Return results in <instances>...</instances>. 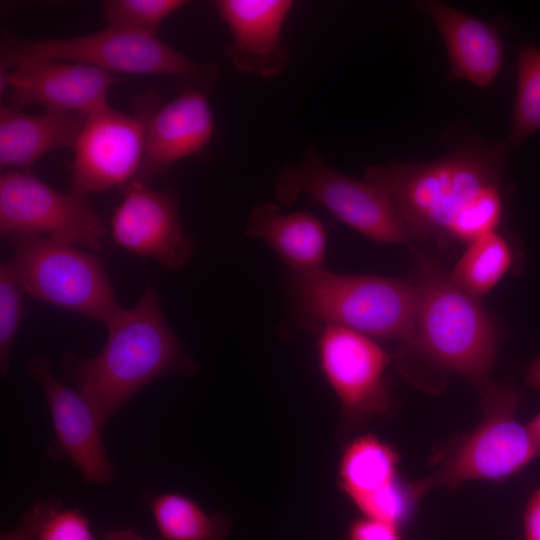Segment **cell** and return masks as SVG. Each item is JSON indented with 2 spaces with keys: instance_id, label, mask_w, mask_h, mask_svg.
Masks as SVG:
<instances>
[{
  "instance_id": "cell-1",
  "label": "cell",
  "mask_w": 540,
  "mask_h": 540,
  "mask_svg": "<svg viewBox=\"0 0 540 540\" xmlns=\"http://www.w3.org/2000/svg\"><path fill=\"white\" fill-rule=\"evenodd\" d=\"M509 149L470 138L432 161L370 165L363 180L391 200L411 241L468 245L502 221Z\"/></svg>"
},
{
  "instance_id": "cell-2",
  "label": "cell",
  "mask_w": 540,
  "mask_h": 540,
  "mask_svg": "<svg viewBox=\"0 0 540 540\" xmlns=\"http://www.w3.org/2000/svg\"><path fill=\"white\" fill-rule=\"evenodd\" d=\"M107 339L90 358L68 352L62 368L104 426L138 391L165 375L195 374L198 365L167 323L157 292L147 287L138 302L106 324Z\"/></svg>"
},
{
  "instance_id": "cell-3",
  "label": "cell",
  "mask_w": 540,
  "mask_h": 540,
  "mask_svg": "<svg viewBox=\"0 0 540 540\" xmlns=\"http://www.w3.org/2000/svg\"><path fill=\"white\" fill-rule=\"evenodd\" d=\"M409 249L417 304L414 339L408 348L481 387L490 381L497 352L492 318L477 298L452 281L431 253L413 245Z\"/></svg>"
},
{
  "instance_id": "cell-4",
  "label": "cell",
  "mask_w": 540,
  "mask_h": 540,
  "mask_svg": "<svg viewBox=\"0 0 540 540\" xmlns=\"http://www.w3.org/2000/svg\"><path fill=\"white\" fill-rule=\"evenodd\" d=\"M296 311L316 329L336 324L373 339L413 343L417 291L413 281L372 275L338 274L326 269L289 272Z\"/></svg>"
},
{
  "instance_id": "cell-5",
  "label": "cell",
  "mask_w": 540,
  "mask_h": 540,
  "mask_svg": "<svg viewBox=\"0 0 540 540\" xmlns=\"http://www.w3.org/2000/svg\"><path fill=\"white\" fill-rule=\"evenodd\" d=\"M479 390V422L437 453L433 471L413 483L419 497L434 487L455 489L472 480H504L538 457L526 425L516 418L520 393L510 384L490 381Z\"/></svg>"
},
{
  "instance_id": "cell-6",
  "label": "cell",
  "mask_w": 540,
  "mask_h": 540,
  "mask_svg": "<svg viewBox=\"0 0 540 540\" xmlns=\"http://www.w3.org/2000/svg\"><path fill=\"white\" fill-rule=\"evenodd\" d=\"M8 238L12 246L8 264L24 293L105 325L123 309L96 255L44 235Z\"/></svg>"
},
{
  "instance_id": "cell-7",
  "label": "cell",
  "mask_w": 540,
  "mask_h": 540,
  "mask_svg": "<svg viewBox=\"0 0 540 540\" xmlns=\"http://www.w3.org/2000/svg\"><path fill=\"white\" fill-rule=\"evenodd\" d=\"M17 57L81 63L111 74L173 76L178 81L219 75L215 63L190 59L155 32L109 25L92 34L61 39L23 40L5 33L1 64Z\"/></svg>"
},
{
  "instance_id": "cell-8",
  "label": "cell",
  "mask_w": 540,
  "mask_h": 540,
  "mask_svg": "<svg viewBox=\"0 0 540 540\" xmlns=\"http://www.w3.org/2000/svg\"><path fill=\"white\" fill-rule=\"evenodd\" d=\"M274 191L280 203L294 204L306 195L338 220L379 244L413 243L391 200L378 188L331 168L318 149L309 146L297 162L276 173Z\"/></svg>"
},
{
  "instance_id": "cell-9",
  "label": "cell",
  "mask_w": 540,
  "mask_h": 540,
  "mask_svg": "<svg viewBox=\"0 0 540 540\" xmlns=\"http://www.w3.org/2000/svg\"><path fill=\"white\" fill-rule=\"evenodd\" d=\"M164 102L147 89L132 99L131 113L109 104L89 113L73 147L69 191L86 197L135 181L148 125Z\"/></svg>"
},
{
  "instance_id": "cell-10",
  "label": "cell",
  "mask_w": 540,
  "mask_h": 540,
  "mask_svg": "<svg viewBox=\"0 0 540 540\" xmlns=\"http://www.w3.org/2000/svg\"><path fill=\"white\" fill-rule=\"evenodd\" d=\"M109 225L85 196L60 192L29 172L0 176V233L38 234L90 250L103 248Z\"/></svg>"
},
{
  "instance_id": "cell-11",
  "label": "cell",
  "mask_w": 540,
  "mask_h": 540,
  "mask_svg": "<svg viewBox=\"0 0 540 540\" xmlns=\"http://www.w3.org/2000/svg\"><path fill=\"white\" fill-rule=\"evenodd\" d=\"M317 330L320 368L341 407L340 436L390 415L394 400L385 376L390 355L375 339L348 327L327 324Z\"/></svg>"
},
{
  "instance_id": "cell-12",
  "label": "cell",
  "mask_w": 540,
  "mask_h": 540,
  "mask_svg": "<svg viewBox=\"0 0 540 540\" xmlns=\"http://www.w3.org/2000/svg\"><path fill=\"white\" fill-rule=\"evenodd\" d=\"M0 68L1 94L9 89L8 105L18 110L37 104L89 114L108 105L109 89L121 80L94 66L49 58L17 57Z\"/></svg>"
},
{
  "instance_id": "cell-13",
  "label": "cell",
  "mask_w": 540,
  "mask_h": 540,
  "mask_svg": "<svg viewBox=\"0 0 540 540\" xmlns=\"http://www.w3.org/2000/svg\"><path fill=\"white\" fill-rule=\"evenodd\" d=\"M122 190L123 198L108 224L114 242L169 270L181 269L193 255L195 243L182 226L175 193L139 181Z\"/></svg>"
},
{
  "instance_id": "cell-14",
  "label": "cell",
  "mask_w": 540,
  "mask_h": 540,
  "mask_svg": "<svg viewBox=\"0 0 540 540\" xmlns=\"http://www.w3.org/2000/svg\"><path fill=\"white\" fill-rule=\"evenodd\" d=\"M218 76L178 81L176 96L153 115L146 132L142 162L135 181L148 184L178 161L201 156L215 124L208 95Z\"/></svg>"
},
{
  "instance_id": "cell-15",
  "label": "cell",
  "mask_w": 540,
  "mask_h": 540,
  "mask_svg": "<svg viewBox=\"0 0 540 540\" xmlns=\"http://www.w3.org/2000/svg\"><path fill=\"white\" fill-rule=\"evenodd\" d=\"M28 373L39 383L50 411L55 439L51 456L66 459L90 483H106L115 474L101 438V425L84 396L52 372L45 357L32 358Z\"/></svg>"
},
{
  "instance_id": "cell-16",
  "label": "cell",
  "mask_w": 540,
  "mask_h": 540,
  "mask_svg": "<svg viewBox=\"0 0 540 540\" xmlns=\"http://www.w3.org/2000/svg\"><path fill=\"white\" fill-rule=\"evenodd\" d=\"M396 450L375 435L364 434L344 448L338 469L343 492L363 516L405 523L419 499L412 484L398 476Z\"/></svg>"
},
{
  "instance_id": "cell-17",
  "label": "cell",
  "mask_w": 540,
  "mask_h": 540,
  "mask_svg": "<svg viewBox=\"0 0 540 540\" xmlns=\"http://www.w3.org/2000/svg\"><path fill=\"white\" fill-rule=\"evenodd\" d=\"M214 6L232 35L225 55L237 71L267 80L286 71L291 53L282 29L293 1L217 0Z\"/></svg>"
},
{
  "instance_id": "cell-18",
  "label": "cell",
  "mask_w": 540,
  "mask_h": 540,
  "mask_svg": "<svg viewBox=\"0 0 540 540\" xmlns=\"http://www.w3.org/2000/svg\"><path fill=\"white\" fill-rule=\"evenodd\" d=\"M428 14L445 44L451 79H463L486 88L504 63V43L497 29L456 7L437 0L413 2Z\"/></svg>"
},
{
  "instance_id": "cell-19",
  "label": "cell",
  "mask_w": 540,
  "mask_h": 540,
  "mask_svg": "<svg viewBox=\"0 0 540 540\" xmlns=\"http://www.w3.org/2000/svg\"><path fill=\"white\" fill-rule=\"evenodd\" d=\"M88 114L46 110L25 114L9 105L0 109V166L28 169L44 154L74 147Z\"/></svg>"
},
{
  "instance_id": "cell-20",
  "label": "cell",
  "mask_w": 540,
  "mask_h": 540,
  "mask_svg": "<svg viewBox=\"0 0 540 540\" xmlns=\"http://www.w3.org/2000/svg\"><path fill=\"white\" fill-rule=\"evenodd\" d=\"M245 234L267 243L290 272L325 269L326 229L321 220L308 211L284 213L273 202H261L250 211Z\"/></svg>"
},
{
  "instance_id": "cell-21",
  "label": "cell",
  "mask_w": 540,
  "mask_h": 540,
  "mask_svg": "<svg viewBox=\"0 0 540 540\" xmlns=\"http://www.w3.org/2000/svg\"><path fill=\"white\" fill-rule=\"evenodd\" d=\"M143 498L163 540H225L229 535L227 515L209 514L183 494L146 491Z\"/></svg>"
},
{
  "instance_id": "cell-22",
  "label": "cell",
  "mask_w": 540,
  "mask_h": 540,
  "mask_svg": "<svg viewBox=\"0 0 540 540\" xmlns=\"http://www.w3.org/2000/svg\"><path fill=\"white\" fill-rule=\"evenodd\" d=\"M512 260V251L505 238L491 231L467 245L450 277L461 290L479 299L503 278Z\"/></svg>"
},
{
  "instance_id": "cell-23",
  "label": "cell",
  "mask_w": 540,
  "mask_h": 540,
  "mask_svg": "<svg viewBox=\"0 0 540 540\" xmlns=\"http://www.w3.org/2000/svg\"><path fill=\"white\" fill-rule=\"evenodd\" d=\"M540 131V48L524 44L517 53L516 95L510 132L511 148Z\"/></svg>"
},
{
  "instance_id": "cell-24",
  "label": "cell",
  "mask_w": 540,
  "mask_h": 540,
  "mask_svg": "<svg viewBox=\"0 0 540 540\" xmlns=\"http://www.w3.org/2000/svg\"><path fill=\"white\" fill-rule=\"evenodd\" d=\"M34 540H95L89 519L59 499L34 504L22 519Z\"/></svg>"
},
{
  "instance_id": "cell-25",
  "label": "cell",
  "mask_w": 540,
  "mask_h": 540,
  "mask_svg": "<svg viewBox=\"0 0 540 540\" xmlns=\"http://www.w3.org/2000/svg\"><path fill=\"white\" fill-rule=\"evenodd\" d=\"M184 0H107L102 3L109 26L155 32L170 14L185 6Z\"/></svg>"
},
{
  "instance_id": "cell-26",
  "label": "cell",
  "mask_w": 540,
  "mask_h": 540,
  "mask_svg": "<svg viewBox=\"0 0 540 540\" xmlns=\"http://www.w3.org/2000/svg\"><path fill=\"white\" fill-rule=\"evenodd\" d=\"M23 293L8 263L0 266V369L6 376L15 336L21 325L25 306Z\"/></svg>"
},
{
  "instance_id": "cell-27",
  "label": "cell",
  "mask_w": 540,
  "mask_h": 540,
  "mask_svg": "<svg viewBox=\"0 0 540 540\" xmlns=\"http://www.w3.org/2000/svg\"><path fill=\"white\" fill-rule=\"evenodd\" d=\"M399 526L363 516L348 529V540H401Z\"/></svg>"
},
{
  "instance_id": "cell-28",
  "label": "cell",
  "mask_w": 540,
  "mask_h": 540,
  "mask_svg": "<svg viewBox=\"0 0 540 540\" xmlns=\"http://www.w3.org/2000/svg\"><path fill=\"white\" fill-rule=\"evenodd\" d=\"M524 540H540V488L529 498L523 515Z\"/></svg>"
},
{
  "instance_id": "cell-29",
  "label": "cell",
  "mask_w": 540,
  "mask_h": 540,
  "mask_svg": "<svg viewBox=\"0 0 540 540\" xmlns=\"http://www.w3.org/2000/svg\"><path fill=\"white\" fill-rule=\"evenodd\" d=\"M525 382L528 387L540 391V356L527 365Z\"/></svg>"
},
{
  "instance_id": "cell-30",
  "label": "cell",
  "mask_w": 540,
  "mask_h": 540,
  "mask_svg": "<svg viewBox=\"0 0 540 540\" xmlns=\"http://www.w3.org/2000/svg\"><path fill=\"white\" fill-rule=\"evenodd\" d=\"M0 540H34L33 535L22 520L16 527L1 534Z\"/></svg>"
},
{
  "instance_id": "cell-31",
  "label": "cell",
  "mask_w": 540,
  "mask_h": 540,
  "mask_svg": "<svg viewBox=\"0 0 540 540\" xmlns=\"http://www.w3.org/2000/svg\"><path fill=\"white\" fill-rule=\"evenodd\" d=\"M526 428L536 452L540 456V412L526 424Z\"/></svg>"
},
{
  "instance_id": "cell-32",
  "label": "cell",
  "mask_w": 540,
  "mask_h": 540,
  "mask_svg": "<svg viewBox=\"0 0 540 540\" xmlns=\"http://www.w3.org/2000/svg\"><path fill=\"white\" fill-rule=\"evenodd\" d=\"M103 540H143V538L132 530L115 529L106 532Z\"/></svg>"
}]
</instances>
